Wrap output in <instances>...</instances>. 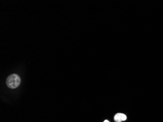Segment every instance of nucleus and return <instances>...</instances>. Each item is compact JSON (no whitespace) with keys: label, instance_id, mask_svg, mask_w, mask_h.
Masks as SVG:
<instances>
[{"label":"nucleus","instance_id":"obj_2","mask_svg":"<svg viewBox=\"0 0 163 122\" xmlns=\"http://www.w3.org/2000/svg\"><path fill=\"white\" fill-rule=\"evenodd\" d=\"M127 116L123 113H117L114 116V120L115 122H121L122 121H125L127 120Z\"/></svg>","mask_w":163,"mask_h":122},{"label":"nucleus","instance_id":"obj_1","mask_svg":"<svg viewBox=\"0 0 163 122\" xmlns=\"http://www.w3.org/2000/svg\"><path fill=\"white\" fill-rule=\"evenodd\" d=\"M21 78L17 74H13L9 76L6 80V83L8 87L10 89H15L20 84Z\"/></svg>","mask_w":163,"mask_h":122},{"label":"nucleus","instance_id":"obj_3","mask_svg":"<svg viewBox=\"0 0 163 122\" xmlns=\"http://www.w3.org/2000/svg\"><path fill=\"white\" fill-rule=\"evenodd\" d=\"M103 122H109V121H108V120H105V121Z\"/></svg>","mask_w":163,"mask_h":122}]
</instances>
